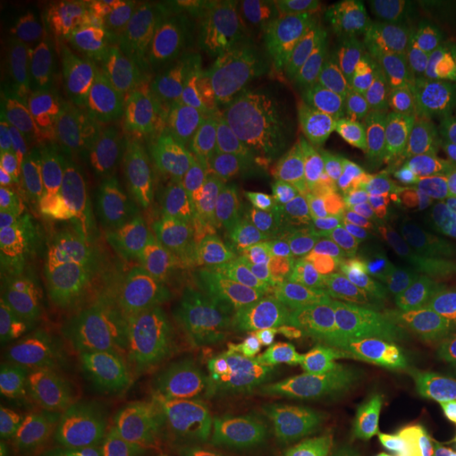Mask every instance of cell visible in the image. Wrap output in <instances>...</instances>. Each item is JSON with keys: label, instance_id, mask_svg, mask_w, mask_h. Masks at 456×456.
Wrapping results in <instances>:
<instances>
[{"label": "cell", "instance_id": "obj_6", "mask_svg": "<svg viewBox=\"0 0 456 456\" xmlns=\"http://www.w3.org/2000/svg\"><path fill=\"white\" fill-rule=\"evenodd\" d=\"M311 266L313 239L279 212L258 180L243 167L235 208L209 273L248 309H265L305 292Z\"/></svg>", "mask_w": 456, "mask_h": 456}, {"label": "cell", "instance_id": "obj_12", "mask_svg": "<svg viewBox=\"0 0 456 456\" xmlns=\"http://www.w3.org/2000/svg\"><path fill=\"white\" fill-rule=\"evenodd\" d=\"M3 277L28 315L43 322L68 353V357L91 355L102 362L118 351L112 334L94 315L68 262L43 248L20 222L4 228Z\"/></svg>", "mask_w": 456, "mask_h": 456}, {"label": "cell", "instance_id": "obj_25", "mask_svg": "<svg viewBox=\"0 0 456 456\" xmlns=\"http://www.w3.org/2000/svg\"><path fill=\"white\" fill-rule=\"evenodd\" d=\"M163 425L157 456H216L208 425L178 393L163 389Z\"/></svg>", "mask_w": 456, "mask_h": 456}, {"label": "cell", "instance_id": "obj_19", "mask_svg": "<svg viewBox=\"0 0 456 456\" xmlns=\"http://www.w3.org/2000/svg\"><path fill=\"white\" fill-rule=\"evenodd\" d=\"M26 81L32 95L68 114L91 106L95 110L117 87L110 64L78 26L66 28L47 41L28 70Z\"/></svg>", "mask_w": 456, "mask_h": 456}, {"label": "cell", "instance_id": "obj_20", "mask_svg": "<svg viewBox=\"0 0 456 456\" xmlns=\"http://www.w3.org/2000/svg\"><path fill=\"white\" fill-rule=\"evenodd\" d=\"M346 9L338 3H315L309 13L288 21L260 45V72L292 110L296 95L315 70Z\"/></svg>", "mask_w": 456, "mask_h": 456}, {"label": "cell", "instance_id": "obj_21", "mask_svg": "<svg viewBox=\"0 0 456 456\" xmlns=\"http://www.w3.org/2000/svg\"><path fill=\"white\" fill-rule=\"evenodd\" d=\"M55 456H108L104 395L98 368L70 380L53 410Z\"/></svg>", "mask_w": 456, "mask_h": 456}, {"label": "cell", "instance_id": "obj_5", "mask_svg": "<svg viewBox=\"0 0 456 456\" xmlns=\"http://www.w3.org/2000/svg\"><path fill=\"white\" fill-rule=\"evenodd\" d=\"M159 216L182 260L209 271L224 224L235 208L243 163L178 127L159 106L148 112Z\"/></svg>", "mask_w": 456, "mask_h": 456}, {"label": "cell", "instance_id": "obj_27", "mask_svg": "<svg viewBox=\"0 0 456 456\" xmlns=\"http://www.w3.org/2000/svg\"><path fill=\"white\" fill-rule=\"evenodd\" d=\"M220 24L226 30L239 34L245 41L256 45L266 43L275 34L283 21L277 13H273L266 0H256V3H222L218 4Z\"/></svg>", "mask_w": 456, "mask_h": 456}, {"label": "cell", "instance_id": "obj_14", "mask_svg": "<svg viewBox=\"0 0 456 456\" xmlns=\"http://www.w3.org/2000/svg\"><path fill=\"white\" fill-rule=\"evenodd\" d=\"M135 125L121 87L74 123V191L78 226L129 222L135 184Z\"/></svg>", "mask_w": 456, "mask_h": 456}, {"label": "cell", "instance_id": "obj_2", "mask_svg": "<svg viewBox=\"0 0 456 456\" xmlns=\"http://www.w3.org/2000/svg\"><path fill=\"white\" fill-rule=\"evenodd\" d=\"M419 271L387 243L372 197L363 199L313 241L311 323L338 345L402 334Z\"/></svg>", "mask_w": 456, "mask_h": 456}, {"label": "cell", "instance_id": "obj_32", "mask_svg": "<svg viewBox=\"0 0 456 456\" xmlns=\"http://www.w3.org/2000/svg\"><path fill=\"white\" fill-rule=\"evenodd\" d=\"M454 456H456V450H454Z\"/></svg>", "mask_w": 456, "mask_h": 456}, {"label": "cell", "instance_id": "obj_31", "mask_svg": "<svg viewBox=\"0 0 456 456\" xmlns=\"http://www.w3.org/2000/svg\"><path fill=\"white\" fill-rule=\"evenodd\" d=\"M427 456H437V454H427Z\"/></svg>", "mask_w": 456, "mask_h": 456}, {"label": "cell", "instance_id": "obj_7", "mask_svg": "<svg viewBox=\"0 0 456 456\" xmlns=\"http://www.w3.org/2000/svg\"><path fill=\"white\" fill-rule=\"evenodd\" d=\"M313 346L289 317L256 323L220 383L226 416L243 442L285 440L315 368Z\"/></svg>", "mask_w": 456, "mask_h": 456}, {"label": "cell", "instance_id": "obj_24", "mask_svg": "<svg viewBox=\"0 0 456 456\" xmlns=\"http://www.w3.org/2000/svg\"><path fill=\"white\" fill-rule=\"evenodd\" d=\"M26 332H28V349H30V368L32 379L43 391L47 406L53 410L60 402L61 393L70 385V366H68V353L60 338L38 322L37 317L26 313Z\"/></svg>", "mask_w": 456, "mask_h": 456}, {"label": "cell", "instance_id": "obj_17", "mask_svg": "<svg viewBox=\"0 0 456 456\" xmlns=\"http://www.w3.org/2000/svg\"><path fill=\"white\" fill-rule=\"evenodd\" d=\"M306 397L317 456H383L372 393L349 353L317 349Z\"/></svg>", "mask_w": 456, "mask_h": 456}, {"label": "cell", "instance_id": "obj_16", "mask_svg": "<svg viewBox=\"0 0 456 456\" xmlns=\"http://www.w3.org/2000/svg\"><path fill=\"white\" fill-rule=\"evenodd\" d=\"M380 232L403 260L423 266L452 249L456 235V138L433 152L376 205Z\"/></svg>", "mask_w": 456, "mask_h": 456}, {"label": "cell", "instance_id": "obj_3", "mask_svg": "<svg viewBox=\"0 0 456 456\" xmlns=\"http://www.w3.org/2000/svg\"><path fill=\"white\" fill-rule=\"evenodd\" d=\"M402 15L370 4L346 9L292 112L359 180L372 169L368 140L395 55Z\"/></svg>", "mask_w": 456, "mask_h": 456}, {"label": "cell", "instance_id": "obj_1", "mask_svg": "<svg viewBox=\"0 0 456 456\" xmlns=\"http://www.w3.org/2000/svg\"><path fill=\"white\" fill-rule=\"evenodd\" d=\"M254 326L248 306L232 298L212 273L178 254H155L138 334L140 349L163 389L220 393L228 366Z\"/></svg>", "mask_w": 456, "mask_h": 456}, {"label": "cell", "instance_id": "obj_8", "mask_svg": "<svg viewBox=\"0 0 456 456\" xmlns=\"http://www.w3.org/2000/svg\"><path fill=\"white\" fill-rule=\"evenodd\" d=\"M248 159L249 174L279 212L313 241L359 201L372 197L363 180L319 144L292 110L273 118Z\"/></svg>", "mask_w": 456, "mask_h": 456}, {"label": "cell", "instance_id": "obj_22", "mask_svg": "<svg viewBox=\"0 0 456 456\" xmlns=\"http://www.w3.org/2000/svg\"><path fill=\"white\" fill-rule=\"evenodd\" d=\"M408 328L456 362V254L452 249L433 256L420 266Z\"/></svg>", "mask_w": 456, "mask_h": 456}, {"label": "cell", "instance_id": "obj_4", "mask_svg": "<svg viewBox=\"0 0 456 456\" xmlns=\"http://www.w3.org/2000/svg\"><path fill=\"white\" fill-rule=\"evenodd\" d=\"M402 32L370 131L372 167L399 165L440 151L456 127V32L399 9Z\"/></svg>", "mask_w": 456, "mask_h": 456}, {"label": "cell", "instance_id": "obj_29", "mask_svg": "<svg viewBox=\"0 0 456 456\" xmlns=\"http://www.w3.org/2000/svg\"><path fill=\"white\" fill-rule=\"evenodd\" d=\"M254 456H298V454H296L292 444H289L288 440H281V442L266 444V446L258 448V452H256Z\"/></svg>", "mask_w": 456, "mask_h": 456}, {"label": "cell", "instance_id": "obj_9", "mask_svg": "<svg viewBox=\"0 0 456 456\" xmlns=\"http://www.w3.org/2000/svg\"><path fill=\"white\" fill-rule=\"evenodd\" d=\"M74 123L72 114L32 94L21 102L17 117L26 214L13 220L64 262L81 231L74 191Z\"/></svg>", "mask_w": 456, "mask_h": 456}, {"label": "cell", "instance_id": "obj_10", "mask_svg": "<svg viewBox=\"0 0 456 456\" xmlns=\"http://www.w3.org/2000/svg\"><path fill=\"white\" fill-rule=\"evenodd\" d=\"M220 26L218 4L144 3L127 7L112 30L114 64L142 98H163L203 70Z\"/></svg>", "mask_w": 456, "mask_h": 456}, {"label": "cell", "instance_id": "obj_13", "mask_svg": "<svg viewBox=\"0 0 456 456\" xmlns=\"http://www.w3.org/2000/svg\"><path fill=\"white\" fill-rule=\"evenodd\" d=\"M376 383L393 420L423 442L427 454L454 456L456 362L406 328L376 363Z\"/></svg>", "mask_w": 456, "mask_h": 456}, {"label": "cell", "instance_id": "obj_11", "mask_svg": "<svg viewBox=\"0 0 456 456\" xmlns=\"http://www.w3.org/2000/svg\"><path fill=\"white\" fill-rule=\"evenodd\" d=\"M155 254L131 222L78 231L68 252L78 288L112 334L118 353L140 349L138 313L155 271Z\"/></svg>", "mask_w": 456, "mask_h": 456}, {"label": "cell", "instance_id": "obj_23", "mask_svg": "<svg viewBox=\"0 0 456 456\" xmlns=\"http://www.w3.org/2000/svg\"><path fill=\"white\" fill-rule=\"evenodd\" d=\"M0 420L21 433L37 456H49L53 442V414L32 379L0 383Z\"/></svg>", "mask_w": 456, "mask_h": 456}, {"label": "cell", "instance_id": "obj_15", "mask_svg": "<svg viewBox=\"0 0 456 456\" xmlns=\"http://www.w3.org/2000/svg\"><path fill=\"white\" fill-rule=\"evenodd\" d=\"M184 121L214 146L237 159L249 157L281 110V98L260 70L203 68L167 95Z\"/></svg>", "mask_w": 456, "mask_h": 456}, {"label": "cell", "instance_id": "obj_30", "mask_svg": "<svg viewBox=\"0 0 456 456\" xmlns=\"http://www.w3.org/2000/svg\"><path fill=\"white\" fill-rule=\"evenodd\" d=\"M452 252L456 254V235H454V241H452Z\"/></svg>", "mask_w": 456, "mask_h": 456}, {"label": "cell", "instance_id": "obj_28", "mask_svg": "<svg viewBox=\"0 0 456 456\" xmlns=\"http://www.w3.org/2000/svg\"><path fill=\"white\" fill-rule=\"evenodd\" d=\"M0 456H37V452L20 431L0 420Z\"/></svg>", "mask_w": 456, "mask_h": 456}, {"label": "cell", "instance_id": "obj_26", "mask_svg": "<svg viewBox=\"0 0 456 456\" xmlns=\"http://www.w3.org/2000/svg\"><path fill=\"white\" fill-rule=\"evenodd\" d=\"M20 379H32L26 311L17 300L9 279L3 277V285H0V383Z\"/></svg>", "mask_w": 456, "mask_h": 456}, {"label": "cell", "instance_id": "obj_18", "mask_svg": "<svg viewBox=\"0 0 456 456\" xmlns=\"http://www.w3.org/2000/svg\"><path fill=\"white\" fill-rule=\"evenodd\" d=\"M95 368L104 395L108 456H157L163 425L161 385L146 379L138 359L112 357Z\"/></svg>", "mask_w": 456, "mask_h": 456}]
</instances>
